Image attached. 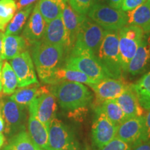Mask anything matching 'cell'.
Wrapping results in <instances>:
<instances>
[{
	"label": "cell",
	"instance_id": "ab89813d",
	"mask_svg": "<svg viewBox=\"0 0 150 150\" xmlns=\"http://www.w3.org/2000/svg\"><path fill=\"white\" fill-rule=\"evenodd\" d=\"M4 37V33L2 32H0V61H2L1 59V50H2V42H3V38Z\"/></svg>",
	"mask_w": 150,
	"mask_h": 150
},
{
	"label": "cell",
	"instance_id": "603a6c76",
	"mask_svg": "<svg viewBox=\"0 0 150 150\" xmlns=\"http://www.w3.org/2000/svg\"><path fill=\"white\" fill-rule=\"evenodd\" d=\"M27 42L18 35H4L2 42L1 59L11 60L25 51Z\"/></svg>",
	"mask_w": 150,
	"mask_h": 150
},
{
	"label": "cell",
	"instance_id": "74e56055",
	"mask_svg": "<svg viewBox=\"0 0 150 150\" xmlns=\"http://www.w3.org/2000/svg\"><path fill=\"white\" fill-rule=\"evenodd\" d=\"M108 3V6L115 9H121L124 0H106Z\"/></svg>",
	"mask_w": 150,
	"mask_h": 150
},
{
	"label": "cell",
	"instance_id": "f1b7e54d",
	"mask_svg": "<svg viewBox=\"0 0 150 150\" xmlns=\"http://www.w3.org/2000/svg\"><path fill=\"white\" fill-rule=\"evenodd\" d=\"M33 8V6L31 4L19 10L6 27L4 35H18L21 32Z\"/></svg>",
	"mask_w": 150,
	"mask_h": 150
},
{
	"label": "cell",
	"instance_id": "5b68a950",
	"mask_svg": "<svg viewBox=\"0 0 150 150\" xmlns=\"http://www.w3.org/2000/svg\"><path fill=\"white\" fill-rule=\"evenodd\" d=\"M87 15L106 31H118L127 24V16L125 11L104 4H94Z\"/></svg>",
	"mask_w": 150,
	"mask_h": 150
},
{
	"label": "cell",
	"instance_id": "8d00e7d4",
	"mask_svg": "<svg viewBox=\"0 0 150 150\" xmlns=\"http://www.w3.org/2000/svg\"><path fill=\"white\" fill-rule=\"evenodd\" d=\"M36 0H19L18 2L16 4L17 10H20V9L24 8V7L31 5Z\"/></svg>",
	"mask_w": 150,
	"mask_h": 150
},
{
	"label": "cell",
	"instance_id": "7402d4cb",
	"mask_svg": "<svg viewBox=\"0 0 150 150\" xmlns=\"http://www.w3.org/2000/svg\"><path fill=\"white\" fill-rule=\"evenodd\" d=\"M28 134L39 148L50 150L47 127L32 115H29L28 121Z\"/></svg>",
	"mask_w": 150,
	"mask_h": 150
},
{
	"label": "cell",
	"instance_id": "e575fe53",
	"mask_svg": "<svg viewBox=\"0 0 150 150\" xmlns=\"http://www.w3.org/2000/svg\"><path fill=\"white\" fill-rule=\"evenodd\" d=\"M146 0H124L121 10L125 12L132 11L143 4Z\"/></svg>",
	"mask_w": 150,
	"mask_h": 150
},
{
	"label": "cell",
	"instance_id": "4316f807",
	"mask_svg": "<svg viewBox=\"0 0 150 150\" xmlns=\"http://www.w3.org/2000/svg\"><path fill=\"white\" fill-rule=\"evenodd\" d=\"M4 150H42L30 138L26 131L22 130L11 138Z\"/></svg>",
	"mask_w": 150,
	"mask_h": 150
},
{
	"label": "cell",
	"instance_id": "f546056e",
	"mask_svg": "<svg viewBox=\"0 0 150 150\" xmlns=\"http://www.w3.org/2000/svg\"><path fill=\"white\" fill-rule=\"evenodd\" d=\"M1 85L2 93L5 95H11L18 87V79L16 73L8 62L3 63L1 68Z\"/></svg>",
	"mask_w": 150,
	"mask_h": 150
},
{
	"label": "cell",
	"instance_id": "3957f363",
	"mask_svg": "<svg viewBox=\"0 0 150 150\" xmlns=\"http://www.w3.org/2000/svg\"><path fill=\"white\" fill-rule=\"evenodd\" d=\"M95 55L108 77L122 79L117 31L105 30L104 37Z\"/></svg>",
	"mask_w": 150,
	"mask_h": 150
},
{
	"label": "cell",
	"instance_id": "ac0fdd59",
	"mask_svg": "<svg viewBox=\"0 0 150 150\" xmlns=\"http://www.w3.org/2000/svg\"><path fill=\"white\" fill-rule=\"evenodd\" d=\"M61 16L68 34L70 49L72 50L76 41L81 25L86 16H80L74 11H73V9L69 5L68 1H65L63 4Z\"/></svg>",
	"mask_w": 150,
	"mask_h": 150
},
{
	"label": "cell",
	"instance_id": "83f0119b",
	"mask_svg": "<svg viewBox=\"0 0 150 150\" xmlns=\"http://www.w3.org/2000/svg\"><path fill=\"white\" fill-rule=\"evenodd\" d=\"M97 108L117 127L127 119L120 106L115 99L105 101L99 104Z\"/></svg>",
	"mask_w": 150,
	"mask_h": 150
},
{
	"label": "cell",
	"instance_id": "5bb4252c",
	"mask_svg": "<svg viewBox=\"0 0 150 150\" xmlns=\"http://www.w3.org/2000/svg\"><path fill=\"white\" fill-rule=\"evenodd\" d=\"M144 130V116L127 118L117 127L115 138L131 146L141 142Z\"/></svg>",
	"mask_w": 150,
	"mask_h": 150
},
{
	"label": "cell",
	"instance_id": "b9f144b4",
	"mask_svg": "<svg viewBox=\"0 0 150 150\" xmlns=\"http://www.w3.org/2000/svg\"><path fill=\"white\" fill-rule=\"evenodd\" d=\"M5 142V137L2 133H0V148L3 147Z\"/></svg>",
	"mask_w": 150,
	"mask_h": 150
},
{
	"label": "cell",
	"instance_id": "ba28073f",
	"mask_svg": "<svg viewBox=\"0 0 150 150\" xmlns=\"http://www.w3.org/2000/svg\"><path fill=\"white\" fill-rule=\"evenodd\" d=\"M104 33L105 30L103 28L86 16L72 48L86 50L95 54L102 42Z\"/></svg>",
	"mask_w": 150,
	"mask_h": 150
},
{
	"label": "cell",
	"instance_id": "e0dca14e",
	"mask_svg": "<svg viewBox=\"0 0 150 150\" xmlns=\"http://www.w3.org/2000/svg\"><path fill=\"white\" fill-rule=\"evenodd\" d=\"M127 118L143 116V108L141 107L131 85H129L125 91L115 99Z\"/></svg>",
	"mask_w": 150,
	"mask_h": 150
},
{
	"label": "cell",
	"instance_id": "4fadbf2b",
	"mask_svg": "<svg viewBox=\"0 0 150 150\" xmlns=\"http://www.w3.org/2000/svg\"><path fill=\"white\" fill-rule=\"evenodd\" d=\"M129 84L122 79L106 78L90 86L94 91L98 104L115 99L120 96Z\"/></svg>",
	"mask_w": 150,
	"mask_h": 150
},
{
	"label": "cell",
	"instance_id": "d6986e66",
	"mask_svg": "<svg viewBox=\"0 0 150 150\" xmlns=\"http://www.w3.org/2000/svg\"><path fill=\"white\" fill-rule=\"evenodd\" d=\"M150 64V37L145 38L128 65L127 72L132 75L142 73Z\"/></svg>",
	"mask_w": 150,
	"mask_h": 150
},
{
	"label": "cell",
	"instance_id": "1f68e13d",
	"mask_svg": "<svg viewBox=\"0 0 150 150\" xmlns=\"http://www.w3.org/2000/svg\"><path fill=\"white\" fill-rule=\"evenodd\" d=\"M70 7L76 13L86 16L94 5V0H68Z\"/></svg>",
	"mask_w": 150,
	"mask_h": 150
},
{
	"label": "cell",
	"instance_id": "484cf974",
	"mask_svg": "<svg viewBox=\"0 0 150 150\" xmlns=\"http://www.w3.org/2000/svg\"><path fill=\"white\" fill-rule=\"evenodd\" d=\"M67 0H40L37 4L38 10L46 23L61 15L63 4Z\"/></svg>",
	"mask_w": 150,
	"mask_h": 150
},
{
	"label": "cell",
	"instance_id": "f35d334b",
	"mask_svg": "<svg viewBox=\"0 0 150 150\" xmlns=\"http://www.w3.org/2000/svg\"><path fill=\"white\" fill-rule=\"evenodd\" d=\"M4 128H5V123H4V121L2 115H1V109H0V133H2L3 131H4Z\"/></svg>",
	"mask_w": 150,
	"mask_h": 150
},
{
	"label": "cell",
	"instance_id": "9c48e42d",
	"mask_svg": "<svg viewBox=\"0 0 150 150\" xmlns=\"http://www.w3.org/2000/svg\"><path fill=\"white\" fill-rule=\"evenodd\" d=\"M0 109L5 123L6 134L14 136L22 130L25 120L24 107L17 104L10 97H7L0 102Z\"/></svg>",
	"mask_w": 150,
	"mask_h": 150
},
{
	"label": "cell",
	"instance_id": "d6a6232c",
	"mask_svg": "<svg viewBox=\"0 0 150 150\" xmlns=\"http://www.w3.org/2000/svg\"><path fill=\"white\" fill-rule=\"evenodd\" d=\"M131 145L117 138H114L107 145L99 150H131Z\"/></svg>",
	"mask_w": 150,
	"mask_h": 150
},
{
	"label": "cell",
	"instance_id": "52a82bcc",
	"mask_svg": "<svg viewBox=\"0 0 150 150\" xmlns=\"http://www.w3.org/2000/svg\"><path fill=\"white\" fill-rule=\"evenodd\" d=\"M50 150H79V143L72 130L54 117L47 127Z\"/></svg>",
	"mask_w": 150,
	"mask_h": 150
},
{
	"label": "cell",
	"instance_id": "cb8c5ba5",
	"mask_svg": "<svg viewBox=\"0 0 150 150\" xmlns=\"http://www.w3.org/2000/svg\"><path fill=\"white\" fill-rule=\"evenodd\" d=\"M47 87L40 86L39 83H34L17 90L10 98L22 107L29 106L30 103L45 91Z\"/></svg>",
	"mask_w": 150,
	"mask_h": 150
},
{
	"label": "cell",
	"instance_id": "836d02e7",
	"mask_svg": "<svg viewBox=\"0 0 150 150\" xmlns=\"http://www.w3.org/2000/svg\"><path fill=\"white\" fill-rule=\"evenodd\" d=\"M141 142L150 143V109L144 116V130Z\"/></svg>",
	"mask_w": 150,
	"mask_h": 150
},
{
	"label": "cell",
	"instance_id": "7a4b0ae2",
	"mask_svg": "<svg viewBox=\"0 0 150 150\" xmlns=\"http://www.w3.org/2000/svg\"><path fill=\"white\" fill-rule=\"evenodd\" d=\"M60 106L67 110L86 108L93 101V95L83 83L63 81L49 87Z\"/></svg>",
	"mask_w": 150,
	"mask_h": 150
},
{
	"label": "cell",
	"instance_id": "44dd1931",
	"mask_svg": "<svg viewBox=\"0 0 150 150\" xmlns=\"http://www.w3.org/2000/svg\"><path fill=\"white\" fill-rule=\"evenodd\" d=\"M127 24L140 27L144 33H150V0L146 1L134 10L128 11Z\"/></svg>",
	"mask_w": 150,
	"mask_h": 150
},
{
	"label": "cell",
	"instance_id": "7c38bea8",
	"mask_svg": "<svg viewBox=\"0 0 150 150\" xmlns=\"http://www.w3.org/2000/svg\"><path fill=\"white\" fill-rule=\"evenodd\" d=\"M10 65L16 73L18 87H26L38 83L33 61L29 52L25 50L11 59Z\"/></svg>",
	"mask_w": 150,
	"mask_h": 150
},
{
	"label": "cell",
	"instance_id": "60d3db41",
	"mask_svg": "<svg viewBox=\"0 0 150 150\" xmlns=\"http://www.w3.org/2000/svg\"><path fill=\"white\" fill-rule=\"evenodd\" d=\"M2 61H0V95L2 93V85H1V68H2Z\"/></svg>",
	"mask_w": 150,
	"mask_h": 150
},
{
	"label": "cell",
	"instance_id": "6da1fadb",
	"mask_svg": "<svg viewBox=\"0 0 150 150\" xmlns=\"http://www.w3.org/2000/svg\"><path fill=\"white\" fill-rule=\"evenodd\" d=\"M32 45L31 58L38 75L42 82L48 83L54 72L61 67L66 51L63 46L47 44L41 40Z\"/></svg>",
	"mask_w": 150,
	"mask_h": 150
},
{
	"label": "cell",
	"instance_id": "4dcf8cb0",
	"mask_svg": "<svg viewBox=\"0 0 150 150\" xmlns=\"http://www.w3.org/2000/svg\"><path fill=\"white\" fill-rule=\"evenodd\" d=\"M17 10L14 0H0V32L4 31Z\"/></svg>",
	"mask_w": 150,
	"mask_h": 150
},
{
	"label": "cell",
	"instance_id": "d4e9b609",
	"mask_svg": "<svg viewBox=\"0 0 150 150\" xmlns=\"http://www.w3.org/2000/svg\"><path fill=\"white\" fill-rule=\"evenodd\" d=\"M141 107L150 109V71L146 73L134 84H131Z\"/></svg>",
	"mask_w": 150,
	"mask_h": 150
},
{
	"label": "cell",
	"instance_id": "277c9868",
	"mask_svg": "<svg viewBox=\"0 0 150 150\" xmlns=\"http://www.w3.org/2000/svg\"><path fill=\"white\" fill-rule=\"evenodd\" d=\"M64 67L80 71L96 83L108 77L95 54L72 48L65 59Z\"/></svg>",
	"mask_w": 150,
	"mask_h": 150
},
{
	"label": "cell",
	"instance_id": "30bf717a",
	"mask_svg": "<svg viewBox=\"0 0 150 150\" xmlns=\"http://www.w3.org/2000/svg\"><path fill=\"white\" fill-rule=\"evenodd\" d=\"M58 106L54 95L47 88L29 105V115H32L48 127L51 121L56 117Z\"/></svg>",
	"mask_w": 150,
	"mask_h": 150
},
{
	"label": "cell",
	"instance_id": "8992f818",
	"mask_svg": "<svg viewBox=\"0 0 150 150\" xmlns=\"http://www.w3.org/2000/svg\"><path fill=\"white\" fill-rule=\"evenodd\" d=\"M143 31L135 25H127L119 30V52L123 72H127L128 65L143 40Z\"/></svg>",
	"mask_w": 150,
	"mask_h": 150
},
{
	"label": "cell",
	"instance_id": "d590c367",
	"mask_svg": "<svg viewBox=\"0 0 150 150\" xmlns=\"http://www.w3.org/2000/svg\"><path fill=\"white\" fill-rule=\"evenodd\" d=\"M131 150H150V143L141 142L131 146Z\"/></svg>",
	"mask_w": 150,
	"mask_h": 150
},
{
	"label": "cell",
	"instance_id": "9a60e30c",
	"mask_svg": "<svg viewBox=\"0 0 150 150\" xmlns=\"http://www.w3.org/2000/svg\"><path fill=\"white\" fill-rule=\"evenodd\" d=\"M41 41L47 44L63 46L65 51L71 50L68 34L61 15L47 23Z\"/></svg>",
	"mask_w": 150,
	"mask_h": 150
},
{
	"label": "cell",
	"instance_id": "7bdbcfd3",
	"mask_svg": "<svg viewBox=\"0 0 150 150\" xmlns=\"http://www.w3.org/2000/svg\"><path fill=\"white\" fill-rule=\"evenodd\" d=\"M105 1H106V0H94V2L95 4H102Z\"/></svg>",
	"mask_w": 150,
	"mask_h": 150
},
{
	"label": "cell",
	"instance_id": "2e32d148",
	"mask_svg": "<svg viewBox=\"0 0 150 150\" xmlns=\"http://www.w3.org/2000/svg\"><path fill=\"white\" fill-rule=\"evenodd\" d=\"M46 22L41 16L38 4L33 8L31 16L22 31V37L30 44L41 40L46 27Z\"/></svg>",
	"mask_w": 150,
	"mask_h": 150
},
{
	"label": "cell",
	"instance_id": "8fae6325",
	"mask_svg": "<svg viewBox=\"0 0 150 150\" xmlns=\"http://www.w3.org/2000/svg\"><path fill=\"white\" fill-rule=\"evenodd\" d=\"M95 111V115L92 125V138L94 145L100 149L115 138L117 127L97 107Z\"/></svg>",
	"mask_w": 150,
	"mask_h": 150
},
{
	"label": "cell",
	"instance_id": "ffe728a7",
	"mask_svg": "<svg viewBox=\"0 0 150 150\" xmlns=\"http://www.w3.org/2000/svg\"><path fill=\"white\" fill-rule=\"evenodd\" d=\"M63 81L77 82V83L87 84L89 86L96 83V82L88 77L86 74L81 72L80 71L67 68L64 66L59 67L54 72L49 81L48 84L54 85Z\"/></svg>",
	"mask_w": 150,
	"mask_h": 150
}]
</instances>
